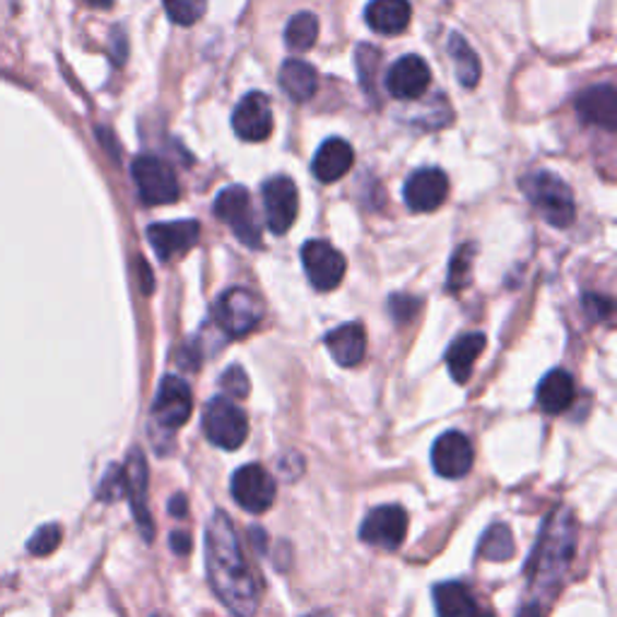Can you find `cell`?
Listing matches in <instances>:
<instances>
[{"instance_id": "cell-21", "label": "cell", "mask_w": 617, "mask_h": 617, "mask_svg": "<svg viewBox=\"0 0 617 617\" xmlns=\"http://www.w3.org/2000/svg\"><path fill=\"white\" fill-rule=\"evenodd\" d=\"M325 347L341 367H357L367 355V335L359 323L337 325L325 335Z\"/></svg>"}, {"instance_id": "cell-27", "label": "cell", "mask_w": 617, "mask_h": 617, "mask_svg": "<svg viewBox=\"0 0 617 617\" xmlns=\"http://www.w3.org/2000/svg\"><path fill=\"white\" fill-rule=\"evenodd\" d=\"M514 535H511L507 523H493V526L483 533L480 545H477V557L490 562H507L514 557Z\"/></svg>"}, {"instance_id": "cell-23", "label": "cell", "mask_w": 617, "mask_h": 617, "mask_svg": "<svg viewBox=\"0 0 617 617\" xmlns=\"http://www.w3.org/2000/svg\"><path fill=\"white\" fill-rule=\"evenodd\" d=\"M411 3L407 0H371L365 10L367 25L377 34H387V37H395V34L405 32L411 25Z\"/></svg>"}, {"instance_id": "cell-13", "label": "cell", "mask_w": 617, "mask_h": 617, "mask_svg": "<svg viewBox=\"0 0 617 617\" xmlns=\"http://www.w3.org/2000/svg\"><path fill=\"white\" fill-rule=\"evenodd\" d=\"M126 477V497L131 499V511L135 517L138 529H141L145 543L155 538V523L147 509V461L141 449H133L128 453V461L123 465Z\"/></svg>"}, {"instance_id": "cell-39", "label": "cell", "mask_w": 617, "mask_h": 617, "mask_svg": "<svg viewBox=\"0 0 617 617\" xmlns=\"http://www.w3.org/2000/svg\"><path fill=\"white\" fill-rule=\"evenodd\" d=\"M169 514L177 517V519H183L186 514H189V505H186L183 495H174L169 499Z\"/></svg>"}, {"instance_id": "cell-37", "label": "cell", "mask_w": 617, "mask_h": 617, "mask_svg": "<svg viewBox=\"0 0 617 617\" xmlns=\"http://www.w3.org/2000/svg\"><path fill=\"white\" fill-rule=\"evenodd\" d=\"M584 305H586V309H589L591 317L596 319V321H601V319L608 317V311H610V301L605 299V297L586 295V297H584Z\"/></svg>"}, {"instance_id": "cell-42", "label": "cell", "mask_w": 617, "mask_h": 617, "mask_svg": "<svg viewBox=\"0 0 617 617\" xmlns=\"http://www.w3.org/2000/svg\"><path fill=\"white\" fill-rule=\"evenodd\" d=\"M471 617H495V615H493L490 610H477V608H475V610L471 613Z\"/></svg>"}, {"instance_id": "cell-20", "label": "cell", "mask_w": 617, "mask_h": 617, "mask_svg": "<svg viewBox=\"0 0 617 617\" xmlns=\"http://www.w3.org/2000/svg\"><path fill=\"white\" fill-rule=\"evenodd\" d=\"M355 165V150L343 138H329L313 155V177L323 183H333L343 179Z\"/></svg>"}, {"instance_id": "cell-36", "label": "cell", "mask_w": 617, "mask_h": 617, "mask_svg": "<svg viewBox=\"0 0 617 617\" xmlns=\"http://www.w3.org/2000/svg\"><path fill=\"white\" fill-rule=\"evenodd\" d=\"M417 307H420V301H417L415 297H401V295H395L391 299V313H393V319L403 323L407 319H413V313L417 311Z\"/></svg>"}, {"instance_id": "cell-9", "label": "cell", "mask_w": 617, "mask_h": 617, "mask_svg": "<svg viewBox=\"0 0 617 617\" xmlns=\"http://www.w3.org/2000/svg\"><path fill=\"white\" fill-rule=\"evenodd\" d=\"M213 211L223 223L235 229V235L241 239V244L253 249L261 247V229L253 223L251 198L244 186H229V189L219 193L215 198Z\"/></svg>"}, {"instance_id": "cell-19", "label": "cell", "mask_w": 617, "mask_h": 617, "mask_svg": "<svg viewBox=\"0 0 617 617\" xmlns=\"http://www.w3.org/2000/svg\"><path fill=\"white\" fill-rule=\"evenodd\" d=\"M579 119L605 131L617 128V92L613 85H593L577 97Z\"/></svg>"}, {"instance_id": "cell-2", "label": "cell", "mask_w": 617, "mask_h": 617, "mask_svg": "<svg viewBox=\"0 0 617 617\" xmlns=\"http://www.w3.org/2000/svg\"><path fill=\"white\" fill-rule=\"evenodd\" d=\"M579 541V526L572 509L555 507L531 553L526 577L531 589L543 598H553L572 567Z\"/></svg>"}, {"instance_id": "cell-1", "label": "cell", "mask_w": 617, "mask_h": 617, "mask_svg": "<svg viewBox=\"0 0 617 617\" xmlns=\"http://www.w3.org/2000/svg\"><path fill=\"white\" fill-rule=\"evenodd\" d=\"M205 569L215 596L235 617H256L261 603L259 581L244 557L229 517L217 509L205 529Z\"/></svg>"}, {"instance_id": "cell-17", "label": "cell", "mask_w": 617, "mask_h": 617, "mask_svg": "<svg viewBox=\"0 0 617 617\" xmlns=\"http://www.w3.org/2000/svg\"><path fill=\"white\" fill-rule=\"evenodd\" d=\"M432 465L437 475L447 477V480H459V477L468 475L473 468L471 439L456 429L441 435L432 447Z\"/></svg>"}, {"instance_id": "cell-16", "label": "cell", "mask_w": 617, "mask_h": 617, "mask_svg": "<svg viewBox=\"0 0 617 617\" xmlns=\"http://www.w3.org/2000/svg\"><path fill=\"white\" fill-rule=\"evenodd\" d=\"M232 126H235V133L247 143H261L273 131V111L271 102L263 95V92H251V95L244 97L235 116H232Z\"/></svg>"}, {"instance_id": "cell-6", "label": "cell", "mask_w": 617, "mask_h": 617, "mask_svg": "<svg viewBox=\"0 0 617 617\" xmlns=\"http://www.w3.org/2000/svg\"><path fill=\"white\" fill-rule=\"evenodd\" d=\"M229 490L232 497H235V502L244 511H249V514H263V511L271 509L275 502L277 485L273 480V475L268 473L263 465L247 463L232 475Z\"/></svg>"}, {"instance_id": "cell-10", "label": "cell", "mask_w": 617, "mask_h": 617, "mask_svg": "<svg viewBox=\"0 0 617 617\" xmlns=\"http://www.w3.org/2000/svg\"><path fill=\"white\" fill-rule=\"evenodd\" d=\"M407 533V514L399 505H383L371 509L359 526V541L381 547V550H399Z\"/></svg>"}, {"instance_id": "cell-41", "label": "cell", "mask_w": 617, "mask_h": 617, "mask_svg": "<svg viewBox=\"0 0 617 617\" xmlns=\"http://www.w3.org/2000/svg\"><path fill=\"white\" fill-rule=\"evenodd\" d=\"M83 3L97 8V10H107V8H111L114 0H83Z\"/></svg>"}, {"instance_id": "cell-3", "label": "cell", "mask_w": 617, "mask_h": 617, "mask_svg": "<svg viewBox=\"0 0 617 617\" xmlns=\"http://www.w3.org/2000/svg\"><path fill=\"white\" fill-rule=\"evenodd\" d=\"M521 189L526 191L529 201L547 225L569 227L574 223V195L560 177L550 171H535L521 181Z\"/></svg>"}, {"instance_id": "cell-34", "label": "cell", "mask_w": 617, "mask_h": 617, "mask_svg": "<svg viewBox=\"0 0 617 617\" xmlns=\"http://www.w3.org/2000/svg\"><path fill=\"white\" fill-rule=\"evenodd\" d=\"M126 495V477H123V465H111V468L104 473L97 497L102 502H116V499Z\"/></svg>"}, {"instance_id": "cell-33", "label": "cell", "mask_w": 617, "mask_h": 617, "mask_svg": "<svg viewBox=\"0 0 617 617\" xmlns=\"http://www.w3.org/2000/svg\"><path fill=\"white\" fill-rule=\"evenodd\" d=\"M61 526L58 523H46L37 533L27 541V553L34 557L51 555L58 545H61Z\"/></svg>"}, {"instance_id": "cell-35", "label": "cell", "mask_w": 617, "mask_h": 617, "mask_svg": "<svg viewBox=\"0 0 617 617\" xmlns=\"http://www.w3.org/2000/svg\"><path fill=\"white\" fill-rule=\"evenodd\" d=\"M219 387L225 389L227 395H232V399H247L249 395V377H247V371H244L241 367H229L223 379H219Z\"/></svg>"}, {"instance_id": "cell-5", "label": "cell", "mask_w": 617, "mask_h": 617, "mask_svg": "<svg viewBox=\"0 0 617 617\" xmlns=\"http://www.w3.org/2000/svg\"><path fill=\"white\" fill-rule=\"evenodd\" d=\"M131 174L138 195H141V201L145 205H169L179 201L181 195L179 179L165 159L153 155L135 157Z\"/></svg>"}, {"instance_id": "cell-25", "label": "cell", "mask_w": 617, "mask_h": 617, "mask_svg": "<svg viewBox=\"0 0 617 617\" xmlns=\"http://www.w3.org/2000/svg\"><path fill=\"white\" fill-rule=\"evenodd\" d=\"M281 87L289 99L309 102L317 95L319 75L309 63L293 58V61H285L281 68Z\"/></svg>"}, {"instance_id": "cell-7", "label": "cell", "mask_w": 617, "mask_h": 617, "mask_svg": "<svg viewBox=\"0 0 617 617\" xmlns=\"http://www.w3.org/2000/svg\"><path fill=\"white\" fill-rule=\"evenodd\" d=\"M193 411V395L189 383L181 377H165L153 403V423L162 432H177L189 423Z\"/></svg>"}, {"instance_id": "cell-32", "label": "cell", "mask_w": 617, "mask_h": 617, "mask_svg": "<svg viewBox=\"0 0 617 617\" xmlns=\"http://www.w3.org/2000/svg\"><path fill=\"white\" fill-rule=\"evenodd\" d=\"M355 58H357V73H359V80H363V87L365 92H371L375 90L377 68L381 63V51L371 44H359Z\"/></svg>"}, {"instance_id": "cell-31", "label": "cell", "mask_w": 617, "mask_h": 617, "mask_svg": "<svg viewBox=\"0 0 617 617\" xmlns=\"http://www.w3.org/2000/svg\"><path fill=\"white\" fill-rule=\"evenodd\" d=\"M473 244H465L456 253H453V261L449 268V293H459L471 281V265H473Z\"/></svg>"}, {"instance_id": "cell-14", "label": "cell", "mask_w": 617, "mask_h": 617, "mask_svg": "<svg viewBox=\"0 0 617 617\" xmlns=\"http://www.w3.org/2000/svg\"><path fill=\"white\" fill-rule=\"evenodd\" d=\"M429 83H432V73H429V66L423 61L420 56H403L395 61L389 73L387 80H383V87L391 97L395 99H403V102H411V99H420Z\"/></svg>"}, {"instance_id": "cell-11", "label": "cell", "mask_w": 617, "mask_h": 617, "mask_svg": "<svg viewBox=\"0 0 617 617\" xmlns=\"http://www.w3.org/2000/svg\"><path fill=\"white\" fill-rule=\"evenodd\" d=\"M301 263H305V271L309 275L311 285L321 289V293H329L343 283L347 263L343 259V253L333 249L329 241L313 239L307 241L305 249H301Z\"/></svg>"}, {"instance_id": "cell-4", "label": "cell", "mask_w": 617, "mask_h": 617, "mask_svg": "<svg viewBox=\"0 0 617 617\" xmlns=\"http://www.w3.org/2000/svg\"><path fill=\"white\" fill-rule=\"evenodd\" d=\"M203 432L213 447L237 451L249 437V417L227 395H215L205 403Z\"/></svg>"}, {"instance_id": "cell-8", "label": "cell", "mask_w": 617, "mask_h": 617, "mask_svg": "<svg viewBox=\"0 0 617 617\" xmlns=\"http://www.w3.org/2000/svg\"><path fill=\"white\" fill-rule=\"evenodd\" d=\"M261 317H263V307L259 297L241 287L229 289V293L219 297L215 307V319L219 323V329L235 337L251 333L256 325H259Z\"/></svg>"}, {"instance_id": "cell-29", "label": "cell", "mask_w": 617, "mask_h": 617, "mask_svg": "<svg viewBox=\"0 0 617 617\" xmlns=\"http://www.w3.org/2000/svg\"><path fill=\"white\" fill-rule=\"evenodd\" d=\"M319 39V17L313 13H297L285 27V44L293 51H309Z\"/></svg>"}, {"instance_id": "cell-38", "label": "cell", "mask_w": 617, "mask_h": 617, "mask_svg": "<svg viewBox=\"0 0 617 617\" xmlns=\"http://www.w3.org/2000/svg\"><path fill=\"white\" fill-rule=\"evenodd\" d=\"M169 547L174 550V555L186 557V555L191 553V535L186 533V531H174L169 535Z\"/></svg>"}, {"instance_id": "cell-12", "label": "cell", "mask_w": 617, "mask_h": 617, "mask_svg": "<svg viewBox=\"0 0 617 617\" xmlns=\"http://www.w3.org/2000/svg\"><path fill=\"white\" fill-rule=\"evenodd\" d=\"M265 225L273 235H285L299 213V193L293 179L273 177L263 183Z\"/></svg>"}, {"instance_id": "cell-26", "label": "cell", "mask_w": 617, "mask_h": 617, "mask_svg": "<svg viewBox=\"0 0 617 617\" xmlns=\"http://www.w3.org/2000/svg\"><path fill=\"white\" fill-rule=\"evenodd\" d=\"M435 610L439 617H471L475 601L471 589L461 581H444L435 586Z\"/></svg>"}, {"instance_id": "cell-15", "label": "cell", "mask_w": 617, "mask_h": 617, "mask_svg": "<svg viewBox=\"0 0 617 617\" xmlns=\"http://www.w3.org/2000/svg\"><path fill=\"white\" fill-rule=\"evenodd\" d=\"M449 195V179L447 174L437 167L417 169L411 179L405 181L403 198L405 205L413 213H432Z\"/></svg>"}, {"instance_id": "cell-40", "label": "cell", "mask_w": 617, "mask_h": 617, "mask_svg": "<svg viewBox=\"0 0 617 617\" xmlns=\"http://www.w3.org/2000/svg\"><path fill=\"white\" fill-rule=\"evenodd\" d=\"M517 617H543L541 603H526V605H523V608L519 610Z\"/></svg>"}, {"instance_id": "cell-30", "label": "cell", "mask_w": 617, "mask_h": 617, "mask_svg": "<svg viewBox=\"0 0 617 617\" xmlns=\"http://www.w3.org/2000/svg\"><path fill=\"white\" fill-rule=\"evenodd\" d=\"M165 8L174 25L189 27L205 15L207 0H165Z\"/></svg>"}, {"instance_id": "cell-43", "label": "cell", "mask_w": 617, "mask_h": 617, "mask_svg": "<svg viewBox=\"0 0 617 617\" xmlns=\"http://www.w3.org/2000/svg\"><path fill=\"white\" fill-rule=\"evenodd\" d=\"M153 617H157V615H153Z\"/></svg>"}, {"instance_id": "cell-22", "label": "cell", "mask_w": 617, "mask_h": 617, "mask_svg": "<svg viewBox=\"0 0 617 617\" xmlns=\"http://www.w3.org/2000/svg\"><path fill=\"white\" fill-rule=\"evenodd\" d=\"M574 379L565 369H553L547 371L543 381L538 383L535 391V401H538L541 411L547 415H560L569 405L574 403Z\"/></svg>"}, {"instance_id": "cell-28", "label": "cell", "mask_w": 617, "mask_h": 617, "mask_svg": "<svg viewBox=\"0 0 617 617\" xmlns=\"http://www.w3.org/2000/svg\"><path fill=\"white\" fill-rule=\"evenodd\" d=\"M449 54L456 66V78L463 87H475L480 80V61H477L471 44L465 41L461 34H451L449 39Z\"/></svg>"}, {"instance_id": "cell-18", "label": "cell", "mask_w": 617, "mask_h": 617, "mask_svg": "<svg viewBox=\"0 0 617 617\" xmlns=\"http://www.w3.org/2000/svg\"><path fill=\"white\" fill-rule=\"evenodd\" d=\"M201 237V225L195 219H177V223H157L147 227V239L153 244L159 261H171L195 247Z\"/></svg>"}, {"instance_id": "cell-24", "label": "cell", "mask_w": 617, "mask_h": 617, "mask_svg": "<svg viewBox=\"0 0 617 617\" xmlns=\"http://www.w3.org/2000/svg\"><path fill=\"white\" fill-rule=\"evenodd\" d=\"M485 345L487 341L483 333H465L451 343L449 353H447V367H449V375L453 377V381L465 383L471 379L475 359L483 355Z\"/></svg>"}]
</instances>
